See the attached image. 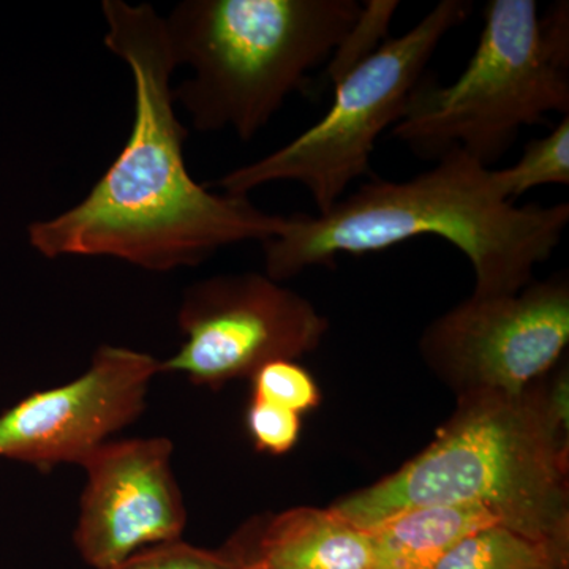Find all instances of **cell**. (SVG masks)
I'll use <instances>...</instances> for the list:
<instances>
[{"label":"cell","mask_w":569,"mask_h":569,"mask_svg":"<svg viewBox=\"0 0 569 569\" xmlns=\"http://www.w3.org/2000/svg\"><path fill=\"white\" fill-rule=\"evenodd\" d=\"M104 44L133 80V122L114 162L80 203L28 228L41 257H107L151 272L208 261L219 250L283 230L287 217L247 197L216 193L187 168L189 129L174 102L176 66L164 20L149 3L102 2Z\"/></svg>","instance_id":"1"},{"label":"cell","mask_w":569,"mask_h":569,"mask_svg":"<svg viewBox=\"0 0 569 569\" xmlns=\"http://www.w3.org/2000/svg\"><path fill=\"white\" fill-rule=\"evenodd\" d=\"M492 168L452 151L407 181L358 187L318 216L295 213L263 244L264 274L283 282L339 254L383 252L433 236L466 254L473 295L519 293L563 239L569 204L518 206L501 198Z\"/></svg>","instance_id":"2"},{"label":"cell","mask_w":569,"mask_h":569,"mask_svg":"<svg viewBox=\"0 0 569 569\" xmlns=\"http://www.w3.org/2000/svg\"><path fill=\"white\" fill-rule=\"evenodd\" d=\"M546 387L458 400L429 447L329 508L370 530L411 508L479 505L505 529L569 546V425Z\"/></svg>","instance_id":"3"},{"label":"cell","mask_w":569,"mask_h":569,"mask_svg":"<svg viewBox=\"0 0 569 569\" xmlns=\"http://www.w3.org/2000/svg\"><path fill=\"white\" fill-rule=\"evenodd\" d=\"M356 0H183L164 20L174 88L194 130L250 141L309 74L328 63L361 13Z\"/></svg>","instance_id":"4"},{"label":"cell","mask_w":569,"mask_h":569,"mask_svg":"<svg viewBox=\"0 0 569 569\" xmlns=\"http://www.w3.org/2000/svg\"><path fill=\"white\" fill-rule=\"evenodd\" d=\"M477 48L458 80L426 74L392 137L417 156L452 151L492 167L520 130L569 114V7L538 13L535 0H490Z\"/></svg>","instance_id":"5"},{"label":"cell","mask_w":569,"mask_h":569,"mask_svg":"<svg viewBox=\"0 0 569 569\" xmlns=\"http://www.w3.org/2000/svg\"><path fill=\"white\" fill-rule=\"evenodd\" d=\"M471 9L468 0H441L415 28L381 43L336 81L331 107L320 121L213 186L247 197L268 183L296 182L310 193L318 213L329 211L351 183L370 174L378 138L400 121L437 48Z\"/></svg>","instance_id":"6"},{"label":"cell","mask_w":569,"mask_h":569,"mask_svg":"<svg viewBox=\"0 0 569 569\" xmlns=\"http://www.w3.org/2000/svg\"><path fill=\"white\" fill-rule=\"evenodd\" d=\"M569 343L567 274L533 280L519 293L478 296L436 318L419 351L456 396H519L560 361Z\"/></svg>","instance_id":"7"},{"label":"cell","mask_w":569,"mask_h":569,"mask_svg":"<svg viewBox=\"0 0 569 569\" xmlns=\"http://www.w3.org/2000/svg\"><path fill=\"white\" fill-rule=\"evenodd\" d=\"M182 346L160 361L194 387L220 389L279 359L312 353L328 335V318L305 296L261 272H230L183 290L178 310Z\"/></svg>","instance_id":"8"},{"label":"cell","mask_w":569,"mask_h":569,"mask_svg":"<svg viewBox=\"0 0 569 569\" xmlns=\"http://www.w3.org/2000/svg\"><path fill=\"white\" fill-rule=\"evenodd\" d=\"M160 361L129 347L102 346L80 377L33 392L0 413V458L40 471L82 466L144 413Z\"/></svg>","instance_id":"9"},{"label":"cell","mask_w":569,"mask_h":569,"mask_svg":"<svg viewBox=\"0 0 569 569\" xmlns=\"http://www.w3.org/2000/svg\"><path fill=\"white\" fill-rule=\"evenodd\" d=\"M167 437L111 440L82 463L86 486L73 541L93 569L182 539L187 509Z\"/></svg>","instance_id":"10"},{"label":"cell","mask_w":569,"mask_h":569,"mask_svg":"<svg viewBox=\"0 0 569 569\" xmlns=\"http://www.w3.org/2000/svg\"><path fill=\"white\" fill-rule=\"evenodd\" d=\"M233 539L247 565L264 569H377L370 531L332 508L299 507L253 519Z\"/></svg>","instance_id":"11"},{"label":"cell","mask_w":569,"mask_h":569,"mask_svg":"<svg viewBox=\"0 0 569 569\" xmlns=\"http://www.w3.org/2000/svg\"><path fill=\"white\" fill-rule=\"evenodd\" d=\"M500 526L479 505H429L407 509L370 529L377 569H433L470 535Z\"/></svg>","instance_id":"12"},{"label":"cell","mask_w":569,"mask_h":569,"mask_svg":"<svg viewBox=\"0 0 569 569\" xmlns=\"http://www.w3.org/2000/svg\"><path fill=\"white\" fill-rule=\"evenodd\" d=\"M433 569H569V546L493 526L460 541Z\"/></svg>","instance_id":"13"},{"label":"cell","mask_w":569,"mask_h":569,"mask_svg":"<svg viewBox=\"0 0 569 569\" xmlns=\"http://www.w3.org/2000/svg\"><path fill=\"white\" fill-rule=\"evenodd\" d=\"M493 186L501 198L515 203L523 193L542 186L569 183V114L546 137L531 140L518 162L492 170Z\"/></svg>","instance_id":"14"},{"label":"cell","mask_w":569,"mask_h":569,"mask_svg":"<svg viewBox=\"0 0 569 569\" xmlns=\"http://www.w3.org/2000/svg\"><path fill=\"white\" fill-rule=\"evenodd\" d=\"M252 399L306 415L321 403V391L312 373L295 359L268 362L249 378Z\"/></svg>","instance_id":"15"},{"label":"cell","mask_w":569,"mask_h":569,"mask_svg":"<svg viewBox=\"0 0 569 569\" xmlns=\"http://www.w3.org/2000/svg\"><path fill=\"white\" fill-rule=\"evenodd\" d=\"M241 549L230 539L220 549H203L189 542H167L133 553L108 569H247Z\"/></svg>","instance_id":"16"},{"label":"cell","mask_w":569,"mask_h":569,"mask_svg":"<svg viewBox=\"0 0 569 569\" xmlns=\"http://www.w3.org/2000/svg\"><path fill=\"white\" fill-rule=\"evenodd\" d=\"M399 9L396 0H370L362 3L361 13L328 62L332 82L373 54L387 41L389 24Z\"/></svg>","instance_id":"17"},{"label":"cell","mask_w":569,"mask_h":569,"mask_svg":"<svg viewBox=\"0 0 569 569\" xmlns=\"http://www.w3.org/2000/svg\"><path fill=\"white\" fill-rule=\"evenodd\" d=\"M246 426L257 451L283 456L295 449L301 438L302 417L264 400L250 399Z\"/></svg>","instance_id":"18"},{"label":"cell","mask_w":569,"mask_h":569,"mask_svg":"<svg viewBox=\"0 0 569 569\" xmlns=\"http://www.w3.org/2000/svg\"><path fill=\"white\" fill-rule=\"evenodd\" d=\"M247 569H264V568L258 567V565H249V567H247Z\"/></svg>","instance_id":"19"}]
</instances>
